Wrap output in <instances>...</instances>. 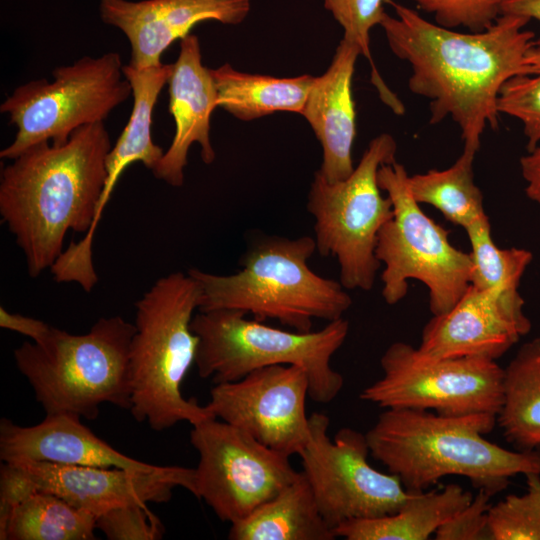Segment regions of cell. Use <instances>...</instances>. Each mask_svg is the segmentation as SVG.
I'll return each instance as SVG.
<instances>
[{"instance_id": "obj_38", "label": "cell", "mask_w": 540, "mask_h": 540, "mask_svg": "<svg viewBox=\"0 0 540 540\" xmlns=\"http://www.w3.org/2000/svg\"><path fill=\"white\" fill-rule=\"evenodd\" d=\"M501 14H511L540 22V0H505ZM535 45L540 46V35L535 38Z\"/></svg>"}, {"instance_id": "obj_4", "label": "cell", "mask_w": 540, "mask_h": 540, "mask_svg": "<svg viewBox=\"0 0 540 540\" xmlns=\"http://www.w3.org/2000/svg\"><path fill=\"white\" fill-rule=\"evenodd\" d=\"M315 251L310 236H262L249 246L234 274L188 270L199 285L198 311L238 310L259 321L277 320L299 332L311 331L314 319L343 318L352 298L340 281L324 278L309 267Z\"/></svg>"}, {"instance_id": "obj_12", "label": "cell", "mask_w": 540, "mask_h": 540, "mask_svg": "<svg viewBox=\"0 0 540 540\" xmlns=\"http://www.w3.org/2000/svg\"><path fill=\"white\" fill-rule=\"evenodd\" d=\"M309 423V441L298 455L301 472L333 531L347 521L395 513L409 499L412 493L395 475L370 465L365 434L342 428L331 439L329 417L318 412Z\"/></svg>"}, {"instance_id": "obj_28", "label": "cell", "mask_w": 540, "mask_h": 540, "mask_svg": "<svg viewBox=\"0 0 540 540\" xmlns=\"http://www.w3.org/2000/svg\"><path fill=\"white\" fill-rule=\"evenodd\" d=\"M96 520L57 495L35 491L13 511L4 540H92Z\"/></svg>"}, {"instance_id": "obj_32", "label": "cell", "mask_w": 540, "mask_h": 540, "mask_svg": "<svg viewBox=\"0 0 540 540\" xmlns=\"http://www.w3.org/2000/svg\"><path fill=\"white\" fill-rule=\"evenodd\" d=\"M422 11L432 14L435 23L455 29L465 27L470 32L490 28L501 16L505 0H413Z\"/></svg>"}, {"instance_id": "obj_23", "label": "cell", "mask_w": 540, "mask_h": 540, "mask_svg": "<svg viewBox=\"0 0 540 540\" xmlns=\"http://www.w3.org/2000/svg\"><path fill=\"white\" fill-rule=\"evenodd\" d=\"M303 473L244 519L232 523L230 540H333Z\"/></svg>"}, {"instance_id": "obj_29", "label": "cell", "mask_w": 540, "mask_h": 540, "mask_svg": "<svg viewBox=\"0 0 540 540\" xmlns=\"http://www.w3.org/2000/svg\"><path fill=\"white\" fill-rule=\"evenodd\" d=\"M385 0H323L338 24L343 28V38L356 43L371 65V80L377 88L381 100L398 115L404 113V105L386 86L378 73L370 52V31L380 22L386 13Z\"/></svg>"}, {"instance_id": "obj_34", "label": "cell", "mask_w": 540, "mask_h": 540, "mask_svg": "<svg viewBox=\"0 0 540 540\" xmlns=\"http://www.w3.org/2000/svg\"><path fill=\"white\" fill-rule=\"evenodd\" d=\"M491 495L479 490L471 502L438 528L437 540H491L488 511Z\"/></svg>"}, {"instance_id": "obj_31", "label": "cell", "mask_w": 540, "mask_h": 540, "mask_svg": "<svg viewBox=\"0 0 540 540\" xmlns=\"http://www.w3.org/2000/svg\"><path fill=\"white\" fill-rule=\"evenodd\" d=\"M529 59L535 72L517 75L502 86L497 109L501 114L518 119L527 138V152L540 142V46L534 44L529 50Z\"/></svg>"}, {"instance_id": "obj_36", "label": "cell", "mask_w": 540, "mask_h": 540, "mask_svg": "<svg viewBox=\"0 0 540 540\" xmlns=\"http://www.w3.org/2000/svg\"><path fill=\"white\" fill-rule=\"evenodd\" d=\"M0 327L25 335L33 342H40L48 335L52 326L35 318L10 313L1 306Z\"/></svg>"}, {"instance_id": "obj_27", "label": "cell", "mask_w": 540, "mask_h": 540, "mask_svg": "<svg viewBox=\"0 0 540 540\" xmlns=\"http://www.w3.org/2000/svg\"><path fill=\"white\" fill-rule=\"evenodd\" d=\"M475 154L463 149L450 167L409 176L410 191L417 203L433 206L465 230L486 215L482 192L474 182Z\"/></svg>"}, {"instance_id": "obj_6", "label": "cell", "mask_w": 540, "mask_h": 540, "mask_svg": "<svg viewBox=\"0 0 540 540\" xmlns=\"http://www.w3.org/2000/svg\"><path fill=\"white\" fill-rule=\"evenodd\" d=\"M135 329L120 316L102 317L84 334L51 327L42 341L24 342L13 355L46 415L92 420L105 403L130 410Z\"/></svg>"}, {"instance_id": "obj_35", "label": "cell", "mask_w": 540, "mask_h": 540, "mask_svg": "<svg viewBox=\"0 0 540 540\" xmlns=\"http://www.w3.org/2000/svg\"><path fill=\"white\" fill-rule=\"evenodd\" d=\"M36 490L27 475L13 462L3 461L0 470V539L4 540L15 508Z\"/></svg>"}, {"instance_id": "obj_17", "label": "cell", "mask_w": 540, "mask_h": 540, "mask_svg": "<svg viewBox=\"0 0 540 540\" xmlns=\"http://www.w3.org/2000/svg\"><path fill=\"white\" fill-rule=\"evenodd\" d=\"M167 84L175 134L152 173L157 179L180 187L193 143L200 145L201 159L205 164L213 163L216 158L210 141V118L217 108V90L211 69L202 64L196 35L189 34L181 39L179 55L172 64Z\"/></svg>"}, {"instance_id": "obj_13", "label": "cell", "mask_w": 540, "mask_h": 540, "mask_svg": "<svg viewBox=\"0 0 540 540\" xmlns=\"http://www.w3.org/2000/svg\"><path fill=\"white\" fill-rule=\"evenodd\" d=\"M190 442L199 454L196 498L223 522L244 519L301 474L289 456L214 417L192 425Z\"/></svg>"}, {"instance_id": "obj_30", "label": "cell", "mask_w": 540, "mask_h": 540, "mask_svg": "<svg viewBox=\"0 0 540 540\" xmlns=\"http://www.w3.org/2000/svg\"><path fill=\"white\" fill-rule=\"evenodd\" d=\"M526 479L525 494H511L491 505V540H540V474H528Z\"/></svg>"}, {"instance_id": "obj_26", "label": "cell", "mask_w": 540, "mask_h": 540, "mask_svg": "<svg viewBox=\"0 0 540 540\" xmlns=\"http://www.w3.org/2000/svg\"><path fill=\"white\" fill-rule=\"evenodd\" d=\"M465 231L471 246L470 284L493 295L513 319L531 330L519 285L533 259L532 253L516 247L499 248L492 239L487 214Z\"/></svg>"}, {"instance_id": "obj_18", "label": "cell", "mask_w": 540, "mask_h": 540, "mask_svg": "<svg viewBox=\"0 0 540 540\" xmlns=\"http://www.w3.org/2000/svg\"><path fill=\"white\" fill-rule=\"evenodd\" d=\"M530 330L513 319L489 292L469 285L447 312L424 326L417 351L424 357L497 360Z\"/></svg>"}, {"instance_id": "obj_25", "label": "cell", "mask_w": 540, "mask_h": 540, "mask_svg": "<svg viewBox=\"0 0 540 540\" xmlns=\"http://www.w3.org/2000/svg\"><path fill=\"white\" fill-rule=\"evenodd\" d=\"M496 422L517 450L540 451V337L522 344L504 368Z\"/></svg>"}, {"instance_id": "obj_19", "label": "cell", "mask_w": 540, "mask_h": 540, "mask_svg": "<svg viewBox=\"0 0 540 540\" xmlns=\"http://www.w3.org/2000/svg\"><path fill=\"white\" fill-rule=\"evenodd\" d=\"M360 47L342 38L331 64L315 77L301 115L322 147L318 170L330 183L343 181L353 170L352 147L356 136V110L352 79Z\"/></svg>"}, {"instance_id": "obj_7", "label": "cell", "mask_w": 540, "mask_h": 540, "mask_svg": "<svg viewBox=\"0 0 540 540\" xmlns=\"http://www.w3.org/2000/svg\"><path fill=\"white\" fill-rule=\"evenodd\" d=\"M199 344L195 359L198 374L214 384L236 381L250 372L273 365H296L309 380V398L325 404L344 386L331 358L343 345L349 323L340 318L318 331L284 330L248 319L231 309L198 311L191 322Z\"/></svg>"}, {"instance_id": "obj_15", "label": "cell", "mask_w": 540, "mask_h": 540, "mask_svg": "<svg viewBox=\"0 0 540 540\" xmlns=\"http://www.w3.org/2000/svg\"><path fill=\"white\" fill-rule=\"evenodd\" d=\"M37 491L57 495L96 517L134 504L165 503L177 487L196 497L195 469L177 465L153 471L15 460Z\"/></svg>"}, {"instance_id": "obj_16", "label": "cell", "mask_w": 540, "mask_h": 540, "mask_svg": "<svg viewBox=\"0 0 540 540\" xmlns=\"http://www.w3.org/2000/svg\"><path fill=\"white\" fill-rule=\"evenodd\" d=\"M250 0H99L102 21L120 29L131 47L129 65H159L163 52L203 21L237 25L250 12Z\"/></svg>"}, {"instance_id": "obj_3", "label": "cell", "mask_w": 540, "mask_h": 540, "mask_svg": "<svg viewBox=\"0 0 540 540\" xmlns=\"http://www.w3.org/2000/svg\"><path fill=\"white\" fill-rule=\"evenodd\" d=\"M496 423V416L489 414L447 416L390 408L365 435L370 455L410 493L427 491L443 477L458 475L492 496L515 475L540 474V451H512L484 437Z\"/></svg>"}, {"instance_id": "obj_20", "label": "cell", "mask_w": 540, "mask_h": 540, "mask_svg": "<svg viewBox=\"0 0 540 540\" xmlns=\"http://www.w3.org/2000/svg\"><path fill=\"white\" fill-rule=\"evenodd\" d=\"M71 414L46 415L32 426L0 422V458L3 461L33 460L64 465L153 471L159 467L129 457L96 436Z\"/></svg>"}, {"instance_id": "obj_9", "label": "cell", "mask_w": 540, "mask_h": 540, "mask_svg": "<svg viewBox=\"0 0 540 540\" xmlns=\"http://www.w3.org/2000/svg\"><path fill=\"white\" fill-rule=\"evenodd\" d=\"M397 144L388 133L373 138L352 174L330 183L317 170L307 210L314 218L316 251L335 257L345 289H372L381 266L375 250L378 235L393 216L391 199L378 184V170L395 160Z\"/></svg>"}, {"instance_id": "obj_37", "label": "cell", "mask_w": 540, "mask_h": 540, "mask_svg": "<svg viewBox=\"0 0 540 540\" xmlns=\"http://www.w3.org/2000/svg\"><path fill=\"white\" fill-rule=\"evenodd\" d=\"M520 169L527 197L540 205V142L520 158Z\"/></svg>"}, {"instance_id": "obj_1", "label": "cell", "mask_w": 540, "mask_h": 540, "mask_svg": "<svg viewBox=\"0 0 540 540\" xmlns=\"http://www.w3.org/2000/svg\"><path fill=\"white\" fill-rule=\"evenodd\" d=\"M111 148L97 122L64 143L33 145L2 169L0 215L32 278L50 268L57 282H76L86 292L95 286L92 243Z\"/></svg>"}, {"instance_id": "obj_24", "label": "cell", "mask_w": 540, "mask_h": 540, "mask_svg": "<svg viewBox=\"0 0 540 540\" xmlns=\"http://www.w3.org/2000/svg\"><path fill=\"white\" fill-rule=\"evenodd\" d=\"M211 73L217 90V107L242 121L275 112L301 114L314 81L312 75L278 78L250 74L225 63Z\"/></svg>"}, {"instance_id": "obj_21", "label": "cell", "mask_w": 540, "mask_h": 540, "mask_svg": "<svg viewBox=\"0 0 540 540\" xmlns=\"http://www.w3.org/2000/svg\"><path fill=\"white\" fill-rule=\"evenodd\" d=\"M171 71L172 64L164 63L146 68H135L129 64L123 66V73L132 89L133 108L126 126L106 157L107 177L97 209L96 225L125 169L134 162H141L152 171L164 154L151 136L152 113Z\"/></svg>"}, {"instance_id": "obj_8", "label": "cell", "mask_w": 540, "mask_h": 540, "mask_svg": "<svg viewBox=\"0 0 540 540\" xmlns=\"http://www.w3.org/2000/svg\"><path fill=\"white\" fill-rule=\"evenodd\" d=\"M377 178L393 206L375 250L384 264L382 297L389 305L398 303L408 292V280L416 279L428 289L432 315L447 312L470 285V254L454 247L448 231L424 213L411 194L402 164L382 165Z\"/></svg>"}, {"instance_id": "obj_33", "label": "cell", "mask_w": 540, "mask_h": 540, "mask_svg": "<svg viewBox=\"0 0 540 540\" xmlns=\"http://www.w3.org/2000/svg\"><path fill=\"white\" fill-rule=\"evenodd\" d=\"M96 527L110 540H159L164 526L147 504L112 509L97 517Z\"/></svg>"}, {"instance_id": "obj_22", "label": "cell", "mask_w": 540, "mask_h": 540, "mask_svg": "<svg viewBox=\"0 0 540 540\" xmlns=\"http://www.w3.org/2000/svg\"><path fill=\"white\" fill-rule=\"evenodd\" d=\"M473 499L458 484L412 493L395 513L347 521L335 528L347 540H426Z\"/></svg>"}, {"instance_id": "obj_14", "label": "cell", "mask_w": 540, "mask_h": 540, "mask_svg": "<svg viewBox=\"0 0 540 540\" xmlns=\"http://www.w3.org/2000/svg\"><path fill=\"white\" fill-rule=\"evenodd\" d=\"M308 397L304 369L273 365L236 381L214 384L206 405L215 418L290 457L299 455L310 438Z\"/></svg>"}, {"instance_id": "obj_2", "label": "cell", "mask_w": 540, "mask_h": 540, "mask_svg": "<svg viewBox=\"0 0 540 540\" xmlns=\"http://www.w3.org/2000/svg\"><path fill=\"white\" fill-rule=\"evenodd\" d=\"M380 26L395 56L409 63L408 87L430 101V123L450 117L460 128L464 150L477 152L489 126L498 127L497 101L504 83L535 72L529 59L535 33L529 20L501 14L482 32H459L424 19L415 10L385 0Z\"/></svg>"}, {"instance_id": "obj_11", "label": "cell", "mask_w": 540, "mask_h": 540, "mask_svg": "<svg viewBox=\"0 0 540 540\" xmlns=\"http://www.w3.org/2000/svg\"><path fill=\"white\" fill-rule=\"evenodd\" d=\"M382 377L360 393L383 409L410 408L441 415H498L504 368L484 357L433 359L405 342L392 343L380 359Z\"/></svg>"}, {"instance_id": "obj_5", "label": "cell", "mask_w": 540, "mask_h": 540, "mask_svg": "<svg viewBox=\"0 0 540 540\" xmlns=\"http://www.w3.org/2000/svg\"><path fill=\"white\" fill-rule=\"evenodd\" d=\"M199 296L196 280L177 271L159 278L135 303L129 411L155 431L214 417L207 405L185 398L181 389L199 344L191 329Z\"/></svg>"}, {"instance_id": "obj_10", "label": "cell", "mask_w": 540, "mask_h": 540, "mask_svg": "<svg viewBox=\"0 0 540 540\" xmlns=\"http://www.w3.org/2000/svg\"><path fill=\"white\" fill-rule=\"evenodd\" d=\"M123 66L117 52L84 56L53 69L51 82L42 78L19 85L0 105L17 127L0 157L13 160L45 141L64 143L81 126L103 122L132 95Z\"/></svg>"}]
</instances>
